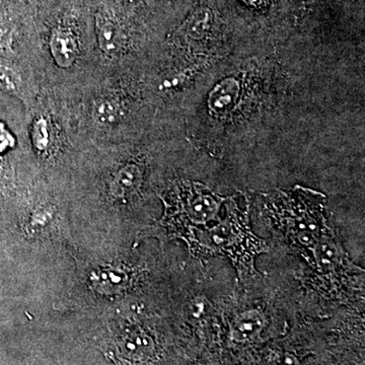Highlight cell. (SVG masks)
I'll list each match as a JSON object with an SVG mask.
<instances>
[{"label":"cell","instance_id":"6da1fadb","mask_svg":"<svg viewBox=\"0 0 365 365\" xmlns=\"http://www.w3.org/2000/svg\"><path fill=\"white\" fill-rule=\"evenodd\" d=\"M71 258L74 270L59 306L97 317L141 313L134 294L141 271L118 240L101 237L98 244H78Z\"/></svg>","mask_w":365,"mask_h":365},{"label":"cell","instance_id":"7a4b0ae2","mask_svg":"<svg viewBox=\"0 0 365 365\" xmlns=\"http://www.w3.org/2000/svg\"><path fill=\"white\" fill-rule=\"evenodd\" d=\"M182 241L197 257H227L242 281L258 275L255 260L269 251L266 242L252 232L248 209L242 211L232 201L227 203L225 218L212 227L191 230Z\"/></svg>","mask_w":365,"mask_h":365},{"label":"cell","instance_id":"3957f363","mask_svg":"<svg viewBox=\"0 0 365 365\" xmlns=\"http://www.w3.org/2000/svg\"><path fill=\"white\" fill-rule=\"evenodd\" d=\"M223 201L200 185H180L169 202H165L162 220L141 230L136 242L143 237H155L163 245L173 240L184 239L191 230L212 227L220 220Z\"/></svg>","mask_w":365,"mask_h":365},{"label":"cell","instance_id":"277c9868","mask_svg":"<svg viewBox=\"0 0 365 365\" xmlns=\"http://www.w3.org/2000/svg\"><path fill=\"white\" fill-rule=\"evenodd\" d=\"M324 203L323 194L297 187L278 196L269 211V217L288 245L311 264L314 247L327 227Z\"/></svg>","mask_w":365,"mask_h":365},{"label":"cell","instance_id":"5b68a950","mask_svg":"<svg viewBox=\"0 0 365 365\" xmlns=\"http://www.w3.org/2000/svg\"><path fill=\"white\" fill-rule=\"evenodd\" d=\"M19 225L24 242L34 253L71 258L78 249L67 209L52 197L35 196L23 206Z\"/></svg>","mask_w":365,"mask_h":365},{"label":"cell","instance_id":"8992f818","mask_svg":"<svg viewBox=\"0 0 365 365\" xmlns=\"http://www.w3.org/2000/svg\"><path fill=\"white\" fill-rule=\"evenodd\" d=\"M346 253L333 230L328 225L319 237L313 250V264L319 272L328 277H335L344 270Z\"/></svg>","mask_w":365,"mask_h":365},{"label":"cell","instance_id":"52a82bcc","mask_svg":"<svg viewBox=\"0 0 365 365\" xmlns=\"http://www.w3.org/2000/svg\"><path fill=\"white\" fill-rule=\"evenodd\" d=\"M50 51L55 62L64 68L71 66L76 62L78 44L71 29L60 26L52 31Z\"/></svg>","mask_w":365,"mask_h":365},{"label":"cell","instance_id":"ba28073f","mask_svg":"<svg viewBox=\"0 0 365 365\" xmlns=\"http://www.w3.org/2000/svg\"><path fill=\"white\" fill-rule=\"evenodd\" d=\"M266 325V318L259 309H248L235 318L230 328L232 339L237 343L256 340Z\"/></svg>","mask_w":365,"mask_h":365},{"label":"cell","instance_id":"9c48e42d","mask_svg":"<svg viewBox=\"0 0 365 365\" xmlns=\"http://www.w3.org/2000/svg\"><path fill=\"white\" fill-rule=\"evenodd\" d=\"M97 34L101 49L107 55H116L122 44V36L116 21L106 14L97 16Z\"/></svg>","mask_w":365,"mask_h":365},{"label":"cell","instance_id":"30bf717a","mask_svg":"<svg viewBox=\"0 0 365 365\" xmlns=\"http://www.w3.org/2000/svg\"><path fill=\"white\" fill-rule=\"evenodd\" d=\"M239 86L234 81H227L220 83L210 96V107L215 111H225L230 107L237 97Z\"/></svg>","mask_w":365,"mask_h":365},{"label":"cell","instance_id":"8fae6325","mask_svg":"<svg viewBox=\"0 0 365 365\" xmlns=\"http://www.w3.org/2000/svg\"><path fill=\"white\" fill-rule=\"evenodd\" d=\"M121 108L115 98H102L96 101L93 108V115L96 121L104 125L116 123L120 116Z\"/></svg>","mask_w":365,"mask_h":365},{"label":"cell","instance_id":"7c38bea8","mask_svg":"<svg viewBox=\"0 0 365 365\" xmlns=\"http://www.w3.org/2000/svg\"><path fill=\"white\" fill-rule=\"evenodd\" d=\"M211 21H212V14L208 9H197L187 23V33L193 39H200L210 29Z\"/></svg>","mask_w":365,"mask_h":365},{"label":"cell","instance_id":"4fadbf2b","mask_svg":"<svg viewBox=\"0 0 365 365\" xmlns=\"http://www.w3.org/2000/svg\"><path fill=\"white\" fill-rule=\"evenodd\" d=\"M50 125L45 118H38L32 126V141L36 150L46 153L51 146V131Z\"/></svg>","mask_w":365,"mask_h":365},{"label":"cell","instance_id":"5bb4252c","mask_svg":"<svg viewBox=\"0 0 365 365\" xmlns=\"http://www.w3.org/2000/svg\"><path fill=\"white\" fill-rule=\"evenodd\" d=\"M265 365H299V362L292 353L274 351L266 359Z\"/></svg>","mask_w":365,"mask_h":365},{"label":"cell","instance_id":"9a60e30c","mask_svg":"<svg viewBox=\"0 0 365 365\" xmlns=\"http://www.w3.org/2000/svg\"><path fill=\"white\" fill-rule=\"evenodd\" d=\"M246 2L251 4V6H256V4H258L259 0H246Z\"/></svg>","mask_w":365,"mask_h":365}]
</instances>
